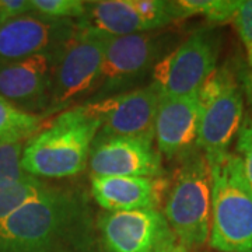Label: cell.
Masks as SVG:
<instances>
[{
	"label": "cell",
	"instance_id": "1",
	"mask_svg": "<svg viewBox=\"0 0 252 252\" xmlns=\"http://www.w3.org/2000/svg\"><path fill=\"white\" fill-rule=\"evenodd\" d=\"M95 220L86 195L49 187L0 227V252H84Z\"/></svg>",
	"mask_w": 252,
	"mask_h": 252
},
{
	"label": "cell",
	"instance_id": "2",
	"mask_svg": "<svg viewBox=\"0 0 252 252\" xmlns=\"http://www.w3.org/2000/svg\"><path fill=\"white\" fill-rule=\"evenodd\" d=\"M102 104L94 101L64 111L51 126L28 140L23 171L36 178H67L80 174L102 125Z\"/></svg>",
	"mask_w": 252,
	"mask_h": 252
},
{
	"label": "cell",
	"instance_id": "3",
	"mask_svg": "<svg viewBox=\"0 0 252 252\" xmlns=\"http://www.w3.org/2000/svg\"><path fill=\"white\" fill-rule=\"evenodd\" d=\"M212 175L210 247L217 252H252V189L238 154L206 158Z\"/></svg>",
	"mask_w": 252,
	"mask_h": 252
},
{
	"label": "cell",
	"instance_id": "4",
	"mask_svg": "<svg viewBox=\"0 0 252 252\" xmlns=\"http://www.w3.org/2000/svg\"><path fill=\"white\" fill-rule=\"evenodd\" d=\"M164 219L187 248H198L210 237L212 175L206 156L195 147L181 156L167 195Z\"/></svg>",
	"mask_w": 252,
	"mask_h": 252
},
{
	"label": "cell",
	"instance_id": "5",
	"mask_svg": "<svg viewBox=\"0 0 252 252\" xmlns=\"http://www.w3.org/2000/svg\"><path fill=\"white\" fill-rule=\"evenodd\" d=\"M199 127L196 147L206 158L227 153L238 135L244 115L243 93L233 73L216 69L198 93Z\"/></svg>",
	"mask_w": 252,
	"mask_h": 252
},
{
	"label": "cell",
	"instance_id": "6",
	"mask_svg": "<svg viewBox=\"0 0 252 252\" xmlns=\"http://www.w3.org/2000/svg\"><path fill=\"white\" fill-rule=\"evenodd\" d=\"M181 20L175 1L164 0H104L86 3L77 27L91 34L117 38L150 32Z\"/></svg>",
	"mask_w": 252,
	"mask_h": 252
},
{
	"label": "cell",
	"instance_id": "7",
	"mask_svg": "<svg viewBox=\"0 0 252 252\" xmlns=\"http://www.w3.org/2000/svg\"><path fill=\"white\" fill-rule=\"evenodd\" d=\"M219 39L212 30H198L164 55L153 69V83L161 97H184L200 90L217 69Z\"/></svg>",
	"mask_w": 252,
	"mask_h": 252
},
{
	"label": "cell",
	"instance_id": "8",
	"mask_svg": "<svg viewBox=\"0 0 252 252\" xmlns=\"http://www.w3.org/2000/svg\"><path fill=\"white\" fill-rule=\"evenodd\" d=\"M109 38L91 34L77 27L58 56L55 66L49 108H61L99 83L104 54Z\"/></svg>",
	"mask_w": 252,
	"mask_h": 252
},
{
	"label": "cell",
	"instance_id": "9",
	"mask_svg": "<svg viewBox=\"0 0 252 252\" xmlns=\"http://www.w3.org/2000/svg\"><path fill=\"white\" fill-rule=\"evenodd\" d=\"M77 31L74 20H55L34 11L0 26V66L58 52Z\"/></svg>",
	"mask_w": 252,
	"mask_h": 252
},
{
	"label": "cell",
	"instance_id": "10",
	"mask_svg": "<svg viewBox=\"0 0 252 252\" xmlns=\"http://www.w3.org/2000/svg\"><path fill=\"white\" fill-rule=\"evenodd\" d=\"M170 39L168 35L154 31L109 38L98 84L115 89L142 77L161 61Z\"/></svg>",
	"mask_w": 252,
	"mask_h": 252
},
{
	"label": "cell",
	"instance_id": "11",
	"mask_svg": "<svg viewBox=\"0 0 252 252\" xmlns=\"http://www.w3.org/2000/svg\"><path fill=\"white\" fill-rule=\"evenodd\" d=\"M93 177L161 178V154L153 142L136 137H95L90 154Z\"/></svg>",
	"mask_w": 252,
	"mask_h": 252
},
{
	"label": "cell",
	"instance_id": "12",
	"mask_svg": "<svg viewBox=\"0 0 252 252\" xmlns=\"http://www.w3.org/2000/svg\"><path fill=\"white\" fill-rule=\"evenodd\" d=\"M160 101L161 93L154 83L101 99L104 118L97 137H136L153 142Z\"/></svg>",
	"mask_w": 252,
	"mask_h": 252
},
{
	"label": "cell",
	"instance_id": "13",
	"mask_svg": "<svg viewBox=\"0 0 252 252\" xmlns=\"http://www.w3.org/2000/svg\"><path fill=\"white\" fill-rule=\"evenodd\" d=\"M59 52L38 54L20 62L0 66V97L30 114L49 107L52 77Z\"/></svg>",
	"mask_w": 252,
	"mask_h": 252
},
{
	"label": "cell",
	"instance_id": "14",
	"mask_svg": "<svg viewBox=\"0 0 252 252\" xmlns=\"http://www.w3.org/2000/svg\"><path fill=\"white\" fill-rule=\"evenodd\" d=\"M164 224L156 209L104 212L97 219L104 252H152Z\"/></svg>",
	"mask_w": 252,
	"mask_h": 252
},
{
	"label": "cell",
	"instance_id": "15",
	"mask_svg": "<svg viewBox=\"0 0 252 252\" xmlns=\"http://www.w3.org/2000/svg\"><path fill=\"white\" fill-rule=\"evenodd\" d=\"M198 93L184 97H161L154 126V139L160 154L167 157L182 156L196 147Z\"/></svg>",
	"mask_w": 252,
	"mask_h": 252
},
{
	"label": "cell",
	"instance_id": "16",
	"mask_svg": "<svg viewBox=\"0 0 252 252\" xmlns=\"http://www.w3.org/2000/svg\"><path fill=\"white\" fill-rule=\"evenodd\" d=\"M165 181L146 177H93L91 195L105 212L156 209Z\"/></svg>",
	"mask_w": 252,
	"mask_h": 252
},
{
	"label": "cell",
	"instance_id": "17",
	"mask_svg": "<svg viewBox=\"0 0 252 252\" xmlns=\"http://www.w3.org/2000/svg\"><path fill=\"white\" fill-rule=\"evenodd\" d=\"M42 118L0 97V142H26L39 133Z\"/></svg>",
	"mask_w": 252,
	"mask_h": 252
},
{
	"label": "cell",
	"instance_id": "18",
	"mask_svg": "<svg viewBox=\"0 0 252 252\" xmlns=\"http://www.w3.org/2000/svg\"><path fill=\"white\" fill-rule=\"evenodd\" d=\"M48 188L44 181L27 175L14 184L0 187V227L14 212L27 202L39 196Z\"/></svg>",
	"mask_w": 252,
	"mask_h": 252
},
{
	"label": "cell",
	"instance_id": "19",
	"mask_svg": "<svg viewBox=\"0 0 252 252\" xmlns=\"http://www.w3.org/2000/svg\"><path fill=\"white\" fill-rule=\"evenodd\" d=\"M181 18L202 14L213 24L233 21L240 0H180L175 1Z\"/></svg>",
	"mask_w": 252,
	"mask_h": 252
},
{
	"label": "cell",
	"instance_id": "20",
	"mask_svg": "<svg viewBox=\"0 0 252 252\" xmlns=\"http://www.w3.org/2000/svg\"><path fill=\"white\" fill-rule=\"evenodd\" d=\"M24 147L26 142H0V187L14 184L28 175L21 167Z\"/></svg>",
	"mask_w": 252,
	"mask_h": 252
},
{
	"label": "cell",
	"instance_id": "21",
	"mask_svg": "<svg viewBox=\"0 0 252 252\" xmlns=\"http://www.w3.org/2000/svg\"><path fill=\"white\" fill-rule=\"evenodd\" d=\"M32 11L55 20H74L83 17L86 1L81 0H31Z\"/></svg>",
	"mask_w": 252,
	"mask_h": 252
},
{
	"label": "cell",
	"instance_id": "22",
	"mask_svg": "<svg viewBox=\"0 0 252 252\" xmlns=\"http://www.w3.org/2000/svg\"><path fill=\"white\" fill-rule=\"evenodd\" d=\"M235 30L247 49L248 62L252 67V0L240 1V6L233 18Z\"/></svg>",
	"mask_w": 252,
	"mask_h": 252
},
{
	"label": "cell",
	"instance_id": "23",
	"mask_svg": "<svg viewBox=\"0 0 252 252\" xmlns=\"http://www.w3.org/2000/svg\"><path fill=\"white\" fill-rule=\"evenodd\" d=\"M237 152L243 160L244 172L252 189V124H245L238 132Z\"/></svg>",
	"mask_w": 252,
	"mask_h": 252
},
{
	"label": "cell",
	"instance_id": "24",
	"mask_svg": "<svg viewBox=\"0 0 252 252\" xmlns=\"http://www.w3.org/2000/svg\"><path fill=\"white\" fill-rule=\"evenodd\" d=\"M31 11V0H0V26Z\"/></svg>",
	"mask_w": 252,
	"mask_h": 252
},
{
	"label": "cell",
	"instance_id": "25",
	"mask_svg": "<svg viewBox=\"0 0 252 252\" xmlns=\"http://www.w3.org/2000/svg\"><path fill=\"white\" fill-rule=\"evenodd\" d=\"M152 252H190V250L187 248L175 237V234L172 233V230L170 228V225L167 224V221H165V224L162 225L161 231L158 234V238L154 244Z\"/></svg>",
	"mask_w": 252,
	"mask_h": 252
},
{
	"label": "cell",
	"instance_id": "26",
	"mask_svg": "<svg viewBox=\"0 0 252 252\" xmlns=\"http://www.w3.org/2000/svg\"><path fill=\"white\" fill-rule=\"evenodd\" d=\"M247 90V94H248V97H250V101L252 102V89H245Z\"/></svg>",
	"mask_w": 252,
	"mask_h": 252
}]
</instances>
